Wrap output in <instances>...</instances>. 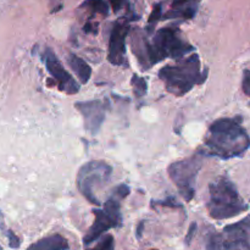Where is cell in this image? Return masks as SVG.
<instances>
[{"label": "cell", "mask_w": 250, "mask_h": 250, "mask_svg": "<svg viewBox=\"0 0 250 250\" xmlns=\"http://www.w3.org/2000/svg\"><path fill=\"white\" fill-rule=\"evenodd\" d=\"M68 65L72 68L73 72L77 75V77L80 78L81 83L84 84L89 81L90 76H92V68L82 58L75 55V54H71L70 58H68Z\"/></svg>", "instance_id": "9a60e30c"}, {"label": "cell", "mask_w": 250, "mask_h": 250, "mask_svg": "<svg viewBox=\"0 0 250 250\" xmlns=\"http://www.w3.org/2000/svg\"><path fill=\"white\" fill-rule=\"evenodd\" d=\"M115 192H116V194L119 195L120 198H126L127 195L129 194V187L127 185H125V183H122V185H120L119 187L115 189Z\"/></svg>", "instance_id": "603a6c76"}, {"label": "cell", "mask_w": 250, "mask_h": 250, "mask_svg": "<svg viewBox=\"0 0 250 250\" xmlns=\"http://www.w3.org/2000/svg\"><path fill=\"white\" fill-rule=\"evenodd\" d=\"M84 32H87V33L97 34L98 33V26L97 24H92L90 22H88V23L84 26Z\"/></svg>", "instance_id": "4316f807"}, {"label": "cell", "mask_w": 250, "mask_h": 250, "mask_svg": "<svg viewBox=\"0 0 250 250\" xmlns=\"http://www.w3.org/2000/svg\"><path fill=\"white\" fill-rule=\"evenodd\" d=\"M107 1H109V4L111 5L112 10H114L115 12H117L124 7L126 0H107Z\"/></svg>", "instance_id": "cb8c5ba5"}, {"label": "cell", "mask_w": 250, "mask_h": 250, "mask_svg": "<svg viewBox=\"0 0 250 250\" xmlns=\"http://www.w3.org/2000/svg\"><path fill=\"white\" fill-rule=\"evenodd\" d=\"M129 32V24L127 20L121 19L115 22L114 28L110 34L109 51L107 59L115 66H121L125 63L126 55V37Z\"/></svg>", "instance_id": "9c48e42d"}, {"label": "cell", "mask_w": 250, "mask_h": 250, "mask_svg": "<svg viewBox=\"0 0 250 250\" xmlns=\"http://www.w3.org/2000/svg\"><path fill=\"white\" fill-rule=\"evenodd\" d=\"M222 234L229 250H250V215L225 227Z\"/></svg>", "instance_id": "8fae6325"}, {"label": "cell", "mask_w": 250, "mask_h": 250, "mask_svg": "<svg viewBox=\"0 0 250 250\" xmlns=\"http://www.w3.org/2000/svg\"><path fill=\"white\" fill-rule=\"evenodd\" d=\"M132 85H133L134 94L138 98H142L146 93V81L143 77H139V76L133 75L131 81Z\"/></svg>", "instance_id": "d6986e66"}, {"label": "cell", "mask_w": 250, "mask_h": 250, "mask_svg": "<svg viewBox=\"0 0 250 250\" xmlns=\"http://www.w3.org/2000/svg\"><path fill=\"white\" fill-rule=\"evenodd\" d=\"M197 227L198 226H197V224H195V222H193V224L190 225L189 229H188L187 236H186V238H185V242H186V244H187V246H190V242H192L193 237H194L195 232H197Z\"/></svg>", "instance_id": "7402d4cb"}, {"label": "cell", "mask_w": 250, "mask_h": 250, "mask_svg": "<svg viewBox=\"0 0 250 250\" xmlns=\"http://www.w3.org/2000/svg\"><path fill=\"white\" fill-rule=\"evenodd\" d=\"M94 222L83 238L84 246L94 243L105 232L122 225L121 210H120L119 200L116 198H110L109 200H106L103 209L94 210Z\"/></svg>", "instance_id": "52a82bcc"}, {"label": "cell", "mask_w": 250, "mask_h": 250, "mask_svg": "<svg viewBox=\"0 0 250 250\" xmlns=\"http://www.w3.org/2000/svg\"><path fill=\"white\" fill-rule=\"evenodd\" d=\"M193 50L194 48L182 38L180 29L176 27H165L159 29L153 42L149 43V62L153 66L167 58L180 60Z\"/></svg>", "instance_id": "277c9868"}, {"label": "cell", "mask_w": 250, "mask_h": 250, "mask_svg": "<svg viewBox=\"0 0 250 250\" xmlns=\"http://www.w3.org/2000/svg\"><path fill=\"white\" fill-rule=\"evenodd\" d=\"M207 209L212 219L226 220L248 210V205L244 203L234 183L226 176H221L210 183Z\"/></svg>", "instance_id": "3957f363"}, {"label": "cell", "mask_w": 250, "mask_h": 250, "mask_svg": "<svg viewBox=\"0 0 250 250\" xmlns=\"http://www.w3.org/2000/svg\"><path fill=\"white\" fill-rule=\"evenodd\" d=\"M143 229H144V221L139 222V225L137 226V229H136V236L137 238L141 239L142 238V234H143Z\"/></svg>", "instance_id": "83f0119b"}, {"label": "cell", "mask_w": 250, "mask_h": 250, "mask_svg": "<svg viewBox=\"0 0 250 250\" xmlns=\"http://www.w3.org/2000/svg\"><path fill=\"white\" fill-rule=\"evenodd\" d=\"M207 250H229L222 232L221 233L214 232L208 237Z\"/></svg>", "instance_id": "2e32d148"}, {"label": "cell", "mask_w": 250, "mask_h": 250, "mask_svg": "<svg viewBox=\"0 0 250 250\" xmlns=\"http://www.w3.org/2000/svg\"><path fill=\"white\" fill-rule=\"evenodd\" d=\"M161 17H163V5L160 2L154 5V9L151 11L150 16L148 19V24H146V32L148 33H153L154 29H155V26L158 24V22L160 21Z\"/></svg>", "instance_id": "ac0fdd59"}, {"label": "cell", "mask_w": 250, "mask_h": 250, "mask_svg": "<svg viewBox=\"0 0 250 250\" xmlns=\"http://www.w3.org/2000/svg\"><path fill=\"white\" fill-rule=\"evenodd\" d=\"M207 73L202 72L200 59L197 54L182 58L176 65H167L159 71V77L166 90L176 97L187 94L195 84H202L207 80Z\"/></svg>", "instance_id": "7a4b0ae2"}, {"label": "cell", "mask_w": 250, "mask_h": 250, "mask_svg": "<svg viewBox=\"0 0 250 250\" xmlns=\"http://www.w3.org/2000/svg\"><path fill=\"white\" fill-rule=\"evenodd\" d=\"M70 246H68L67 239L61 234L55 233L51 236L44 237V238L39 239L36 243L29 246L27 250H68Z\"/></svg>", "instance_id": "4fadbf2b"}, {"label": "cell", "mask_w": 250, "mask_h": 250, "mask_svg": "<svg viewBox=\"0 0 250 250\" xmlns=\"http://www.w3.org/2000/svg\"><path fill=\"white\" fill-rule=\"evenodd\" d=\"M150 250H158V249H150Z\"/></svg>", "instance_id": "f1b7e54d"}, {"label": "cell", "mask_w": 250, "mask_h": 250, "mask_svg": "<svg viewBox=\"0 0 250 250\" xmlns=\"http://www.w3.org/2000/svg\"><path fill=\"white\" fill-rule=\"evenodd\" d=\"M241 116L224 117L212 122L205 138V148L221 159L242 156L250 148V137Z\"/></svg>", "instance_id": "6da1fadb"}, {"label": "cell", "mask_w": 250, "mask_h": 250, "mask_svg": "<svg viewBox=\"0 0 250 250\" xmlns=\"http://www.w3.org/2000/svg\"><path fill=\"white\" fill-rule=\"evenodd\" d=\"M83 7L90 9L93 12H97L103 16L109 15V4L105 0H85L81 5V9H83Z\"/></svg>", "instance_id": "e0dca14e"}, {"label": "cell", "mask_w": 250, "mask_h": 250, "mask_svg": "<svg viewBox=\"0 0 250 250\" xmlns=\"http://www.w3.org/2000/svg\"><path fill=\"white\" fill-rule=\"evenodd\" d=\"M87 250H115L114 237H112L111 234H106V236L103 237V238L98 242L97 246Z\"/></svg>", "instance_id": "ffe728a7"}, {"label": "cell", "mask_w": 250, "mask_h": 250, "mask_svg": "<svg viewBox=\"0 0 250 250\" xmlns=\"http://www.w3.org/2000/svg\"><path fill=\"white\" fill-rule=\"evenodd\" d=\"M132 49H133V53L136 54L139 63L143 66V68L150 67V62H149V43L139 31H137L132 37Z\"/></svg>", "instance_id": "5bb4252c"}, {"label": "cell", "mask_w": 250, "mask_h": 250, "mask_svg": "<svg viewBox=\"0 0 250 250\" xmlns=\"http://www.w3.org/2000/svg\"><path fill=\"white\" fill-rule=\"evenodd\" d=\"M112 167L104 161H90L84 164L77 173V187L85 199L94 205H100L95 188L103 187L111 176Z\"/></svg>", "instance_id": "8992f818"}, {"label": "cell", "mask_w": 250, "mask_h": 250, "mask_svg": "<svg viewBox=\"0 0 250 250\" xmlns=\"http://www.w3.org/2000/svg\"><path fill=\"white\" fill-rule=\"evenodd\" d=\"M202 0H173L170 10L164 15L165 20H190L195 16Z\"/></svg>", "instance_id": "7c38bea8"}, {"label": "cell", "mask_w": 250, "mask_h": 250, "mask_svg": "<svg viewBox=\"0 0 250 250\" xmlns=\"http://www.w3.org/2000/svg\"><path fill=\"white\" fill-rule=\"evenodd\" d=\"M75 106L82 114L85 129L92 134H97L105 120V103L102 100H89L76 103Z\"/></svg>", "instance_id": "30bf717a"}, {"label": "cell", "mask_w": 250, "mask_h": 250, "mask_svg": "<svg viewBox=\"0 0 250 250\" xmlns=\"http://www.w3.org/2000/svg\"><path fill=\"white\" fill-rule=\"evenodd\" d=\"M0 250H1V248H0Z\"/></svg>", "instance_id": "f546056e"}, {"label": "cell", "mask_w": 250, "mask_h": 250, "mask_svg": "<svg viewBox=\"0 0 250 250\" xmlns=\"http://www.w3.org/2000/svg\"><path fill=\"white\" fill-rule=\"evenodd\" d=\"M242 89L244 94L250 97V70H244L243 81H242Z\"/></svg>", "instance_id": "44dd1931"}, {"label": "cell", "mask_w": 250, "mask_h": 250, "mask_svg": "<svg viewBox=\"0 0 250 250\" xmlns=\"http://www.w3.org/2000/svg\"><path fill=\"white\" fill-rule=\"evenodd\" d=\"M202 164V155H193L168 166V176L186 202H190L194 198L195 181L203 166Z\"/></svg>", "instance_id": "5b68a950"}, {"label": "cell", "mask_w": 250, "mask_h": 250, "mask_svg": "<svg viewBox=\"0 0 250 250\" xmlns=\"http://www.w3.org/2000/svg\"><path fill=\"white\" fill-rule=\"evenodd\" d=\"M7 236H9V243H10V247L14 249H17L20 247V239L17 238L16 236H15L14 233H12L11 231H9V233H7Z\"/></svg>", "instance_id": "d4e9b609"}, {"label": "cell", "mask_w": 250, "mask_h": 250, "mask_svg": "<svg viewBox=\"0 0 250 250\" xmlns=\"http://www.w3.org/2000/svg\"><path fill=\"white\" fill-rule=\"evenodd\" d=\"M156 204L164 205V207H172V208H178L181 205H178V203L176 202L173 198H168L167 200H163V202H156Z\"/></svg>", "instance_id": "484cf974"}, {"label": "cell", "mask_w": 250, "mask_h": 250, "mask_svg": "<svg viewBox=\"0 0 250 250\" xmlns=\"http://www.w3.org/2000/svg\"><path fill=\"white\" fill-rule=\"evenodd\" d=\"M43 60L45 62L46 70L50 73L53 80L55 81L56 85L61 92L66 94H76L80 92V84L73 80L72 76L65 70L62 63L56 58L55 53L50 48H46L43 54Z\"/></svg>", "instance_id": "ba28073f"}]
</instances>
